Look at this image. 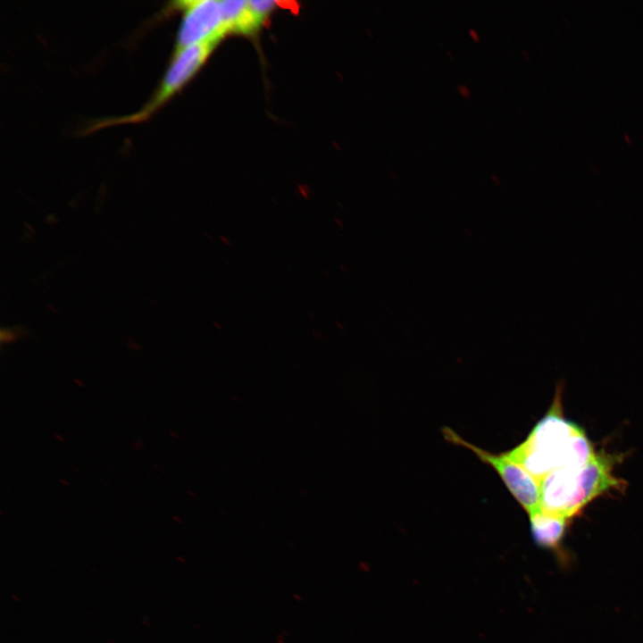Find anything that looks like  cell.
Here are the masks:
<instances>
[{"label": "cell", "mask_w": 643, "mask_h": 643, "mask_svg": "<svg viewBox=\"0 0 643 643\" xmlns=\"http://www.w3.org/2000/svg\"><path fill=\"white\" fill-rule=\"evenodd\" d=\"M560 393L527 438L505 452L539 480L558 468H581L596 453L584 430L564 416Z\"/></svg>", "instance_id": "cell-1"}, {"label": "cell", "mask_w": 643, "mask_h": 643, "mask_svg": "<svg viewBox=\"0 0 643 643\" xmlns=\"http://www.w3.org/2000/svg\"><path fill=\"white\" fill-rule=\"evenodd\" d=\"M225 36L220 31L201 42L173 53L172 59L156 90L140 109L129 115L96 121L88 128V130L115 124L136 123L150 118L196 74Z\"/></svg>", "instance_id": "cell-2"}, {"label": "cell", "mask_w": 643, "mask_h": 643, "mask_svg": "<svg viewBox=\"0 0 643 643\" xmlns=\"http://www.w3.org/2000/svg\"><path fill=\"white\" fill-rule=\"evenodd\" d=\"M444 438L472 451L482 463L491 466L529 515L541 511L540 481L505 452L490 453L463 439L448 427L442 429Z\"/></svg>", "instance_id": "cell-3"}, {"label": "cell", "mask_w": 643, "mask_h": 643, "mask_svg": "<svg viewBox=\"0 0 643 643\" xmlns=\"http://www.w3.org/2000/svg\"><path fill=\"white\" fill-rule=\"evenodd\" d=\"M172 8L182 12V19L176 37L173 53L201 42L217 32L221 31L226 34L221 29V1H176Z\"/></svg>", "instance_id": "cell-4"}, {"label": "cell", "mask_w": 643, "mask_h": 643, "mask_svg": "<svg viewBox=\"0 0 643 643\" xmlns=\"http://www.w3.org/2000/svg\"><path fill=\"white\" fill-rule=\"evenodd\" d=\"M617 457L605 451L595 453L592 459L576 472L575 495L572 515H577L594 498L610 489L622 490L626 483L614 475Z\"/></svg>", "instance_id": "cell-5"}, {"label": "cell", "mask_w": 643, "mask_h": 643, "mask_svg": "<svg viewBox=\"0 0 643 643\" xmlns=\"http://www.w3.org/2000/svg\"><path fill=\"white\" fill-rule=\"evenodd\" d=\"M529 517L530 534L534 543L560 555L563 552L562 543L569 520L564 516L543 511L529 515Z\"/></svg>", "instance_id": "cell-6"}, {"label": "cell", "mask_w": 643, "mask_h": 643, "mask_svg": "<svg viewBox=\"0 0 643 643\" xmlns=\"http://www.w3.org/2000/svg\"><path fill=\"white\" fill-rule=\"evenodd\" d=\"M221 28L226 35L234 33L252 36L262 27L250 9L248 1L223 0L221 1Z\"/></svg>", "instance_id": "cell-7"}, {"label": "cell", "mask_w": 643, "mask_h": 643, "mask_svg": "<svg viewBox=\"0 0 643 643\" xmlns=\"http://www.w3.org/2000/svg\"><path fill=\"white\" fill-rule=\"evenodd\" d=\"M248 4L255 16L263 26L270 14L277 7L278 3L275 1L267 0H250L248 1Z\"/></svg>", "instance_id": "cell-8"}, {"label": "cell", "mask_w": 643, "mask_h": 643, "mask_svg": "<svg viewBox=\"0 0 643 643\" xmlns=\"http://www.w3.org/2000/svg\"><path fill=\"white\" fill-rule=\"evenodd\" d=\"M0 336L2 341L10 342L16 338L17 334L10 329H2Z\"/></svg>", "instance_id": "cell-9"}, {"label": "cell", "mask_w": 643, "mask_h": 643, "mask_svg": "<svg viewBox=\"0 0 643 643\" xmlns=\"http://www.w3.org/2000/svg\"><path fill=\"white\" fill-rule=\"evenodd\" d=\"M312 334L315 338L320 340L324 338V333L319 329H313Z\"/></svg>", "instance_id": "cell-10"}, {"label": "cell", "mask_w": 643, "mask_h": 643, "mask_svg": "<svg viewBox=\"0 0 643 643\" xmlns=\"http://www.w3.org/2000/svg\"><path fill=\"white\" fill-rule=\"evenodd\" d=\"M220 239L224 246H231L230 238L229 237H227L226 235H221Z\"/></svg>", "instance_id": "cell-11"}, {"label": "cell", "mask_w": 643, "mask_h": 643, "mask_svg": "<svg viewBox=\"0 0 643 643\" xmlns=\"http://www.w3.org/2000/svg\"><path fill=\"white\" fill-rule=\"evenodd\" d=\"M334 223H335L338 227H339V228L344 227L343 221H342L340 219H338V218H335Z\"/></svg>", "instance_id": "cell-12"}, {"label": "cell", "mask_w": 643, "mask_h": 643, "mask_svg": "<svg viewBox=\"0 0 643 643\" xmlns=\"http://www.w3.org/2000/svg\"><path fill=\"white\" fill-rule=\"evenodd\" d=\"M334 324H335L336 327H338V329L339 330H345L344 325H342V323H341L339 321H335V322H334Z\"/></svg>", "instance_id": "cell-13"}, {"label": "cell", "mask_w": 643, "mask_h": 643, "mask_svg": "<svg viewBox=\"0 0 643 643\" xmlns=\"http://www.w3.org/2000/svg\"><path fill=\"white\" fill-rule=\"evenodd\" d=\"M213 325L217 328L218 330H223V326H222L221 324H220V323H219L218 322H216V321L213 322Z\"/></svg>", "instance_id": "cell-14"}, {"label": "cell", "mask_w": 643, "mask_h": 643, "mask_svg": "<svg viewBox=\"0 0 643 643\" xmlns=\"http://www.w3.org/2000/svg\"><path fill=\"white\" fill-rule=\"evenodd\" d=\"M322 274L324 275V277H325L326 279H330V272H329L327 270L323 269V270H322Z\"/></svg>", "instance_id": "cell-15"}, {"label": "cell", "mask_w": 643, "mask_h": 643, "mask_svg": "<svg viewBox=\"0 0 643 643\" xmlns=\"http://www.w3.org/2000/svg\"><path fill=\"white\" fill-rule=\"evenodd\" d=\"M307 313V316L310 317L311 321H313L315 319V315L311 311H309Z\"/></svg>", "instance_id": "cell-16"}, {"label": "cell", "mask_w": 643, "mask_h": 643, "mask_svg": "<svg viewBox=\"0 0 643 643\" xmlns=\"http://www.w3.org/2000/svg\"><path fill=\"white\" fill-rule=\"evenodd\" d=\"M340 269H341L342 271H344V272L347 271V270H346V268H345V266H344L343 264H340Z\"/></svg>", "instance_id": "cell-17"}]
</instances>
